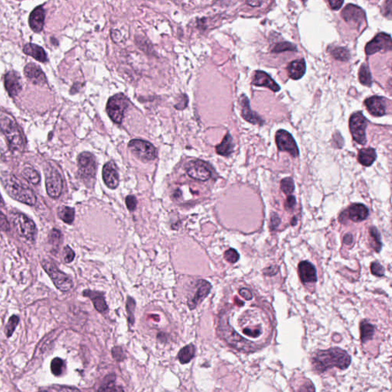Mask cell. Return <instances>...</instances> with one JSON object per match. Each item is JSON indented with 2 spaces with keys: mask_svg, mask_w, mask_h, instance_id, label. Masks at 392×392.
Listing matches in <instances>:
<instances>
[{
  "mask_svg": "<svg viewBox=\"0 0 392 392\" xmlns=\"http://www.w3.org/2000/svg\"><path fill=\"white\" fill-rule=\"evenodd\" d=\"M257 312H248L240 319L238 332L218 324L219 335L229 346L239 351L249 352L264 348L270 343L272 328L269 322Z\"/></svg>",
  "mask_w": 392,
  "mask_h": 392,
  "instance_id": "cell-1",
  "label": "cell"
},
{
  "mask_svg": "<svg viewBox=\"0 0 392 392\" xmlns=\"http://www.w3.org/2000/svg\"><path fill=\"white\" fill-rule=\"evenodd\" d=\"M351 358L344 350L339 348L320 350L312 355V364L318 372L323 373L330 368L346 369L350 366Z\"/></svg>",
  "mask_w": 392,
  "mask_h": 392,
  "instance_id": "cell-2",
  "label": "cell"
},
{
  "mask_svg": "<svg viewBox=\"0 0 392 392\" xmlns=\"http://www.w3.org/2000/svg\"><path fill=\"white\" fill-rule=\"evenodd\" d=\"M1 183L8 195L15 200L29 206H34L37 201L36 194L28 186L9 172H2Z\"/></svg>",
  "mask_w": 392,
  "mask_h": 392,
  "instance_id": "cell-3",
  "label": "cell"
},
{
  "mask_svg": "<svg viewBox=\"0 0 392 392\" xmlns=\"http://www.w3.org/2000/svg\"><path fill=\"white\" fill-rule=\"evenodd\" d=\"M0 130L8 141L9 149L13 153H21L24 149V141L16 123L8 117H0Z\"/></svg>",
  "mask_w": 392,
  "mask_h": 392,
  "instance_id": "cell-4",
  "label": "cell"
},
{
  "mask_svg": "<svg viewBox=\"0 0 392 392\" xmlns=\"http://www.w3.org/2000/svg\"><path fill=\"white\" fill-rule=\"evenodd\" d=\"M41 265L59 290L67 292L73 288L71 279L64 272L59 270L51 260H43Z\"/></svg>",
  "mask_w": 392,
  "mask_h": 392,
  "instance_id": "cell-5",
  "label": "cell"
},
{
  "mask_svg": "<svg viewBox=\"0 0 392 392\" xmlns=\"http://www.w3.org/2000/svg\"><path fill=\"white\" fill-rule=\"evenodd\" d=\"M13 226L20 236L33 242L36 235V226L34 222L24 214L16 212L12 215Z\"/></svg>",
  "mask_w": 392,
  "mask_h": 392,
  "instance_id": "cell-6",
  "label": "cell"
},
{
  "mask_svg": "<svg viewBox=\"0 0 392 392\" xmlns=\"http://www.w3.org/2000/svg\"><path fill=\"white\" fill-rule=\"evenodd\" d=\"M129 104L127 98L123 94H117L109 98L107 112L110 119L116 124H121Z\"/></svg>",
  "mask_w": 392,
  "mask_h": 392,
  "instance_id": "cell-7",
  "label": "cell"
},
{
  "mask_svg": "<svg viewBox=\"0 0 392 392\" xmlns=\"http://www.w3.org/2000/svg\"><path fill=\"white\" fill-rule=\"evenodd\" d=\"M128 147L133 154L142 161H152L157 156L156 149L153 144L143 140H132L128 144Z\"/></svg>",
  "mask_w": 392,
  "mask_h": 392,
  "instance_id": "cell-8",
  "label": "cell"
},
{
  "mask_svg": "<svg viewBox=\"0 0 392 392\" xmlns=\"http://www.w3.org/2000/svg\"><path fill=\"white\" fill-rule=\"evenodd\" d=\"M368 121L362 112H357L350 117V128L354 141L358 144H366V130Z\"/></svg>",
  "mask_w": 392,
  "mask_h": 392,
  "instance_id": "cell-9",
  "label": "cell"
},
{
  "mask_svg": "<svg viewBox=\"0 0 392 392\" xmlns=\"http://www.w3.org/2000/svg\"><path fill=\"white\" fill-rule=\"evenodd\" d=\"M78 173L83 180H91L96 176L97 164L94 155L83 152L78 156Z\"/></svg>",
  "mask_w": 392,
  "mask_h": 392,
  "instance_id": "cell-10",
  "label": "cell"
},
{
  "mask_svg": "<svg viewBox=\"0 0 392 392\" xmlns=\"http://www.w3.org/2000/svg\"><path fill=\"white\" fill-rule=\"evenodd\" d=\"M45 186L47 192L52 198H58L62 192L63 182L57 169L52 165H47L45 169Z\"/></svg>",
  "mask_w": 392,
  "mask_h": 392,
  "instance_id": "cell-11",
  "label": "cell"
},
{
  "mask_svg": "<svg viewBox=\"0 0 392 392\" xmlns=\"http://www.w3.org/2000/svg\"><path fill=\"white\" fill-rule=\"evenodd\" d=\"M275 139L277 147L280 150L288 152L293 157L299 156L298 147L290 133L284 130H278L276 133Z\"/></svg>",
  "mask_w": 392,
  "mask_h": 392,
  "instance_id": "cell-12",
  "label": "cell"
},
{
  "mask_svg": "<svg viewBox=\"0 0 392 392\" xmlns=\"http://www.w3.org/2000/svg\"><path fill=\"white\" fill-rule=\"evenodd\" d=\"M391 49L392 39L390 35L382 32L366 44V53L367 55H371L381 51H391Z\"/></svg>",
  "mask_w": 392,
  "mask_h": 392,
  "instance_id": "cell-13",
  "label": "cell"
},
{
  "mask_svg": "<svg viewBox=\"0 0 392 392\" xmlns=\"http://www.w3.org/2000/svg\"><path fill=\"white\" fill-rule=\"evenodd\" d=\"M186 172L189 177L199 181H207L211 176L206 163L200 160L189 162L186 165Z\"/></svg>",
  "mask_w": 392,
  "mask_h": 392,
  "instance_id": "cell-14",
  "label": "cell"
},
{
  "mask_svg": "<svg viewBox=\"0 0 392 392\" xmlns=\"http://www.w3.org/2000/svg\"><path fill=\"white\" fill-rule=\"evenodd\" d=\"M341 16L345 21L351 25L360 26L363 21L366 20V14L362 8L353 4H349L343 9Z\"/></svg>",
  "mask_w": 392,
  "mask_h": 392,
  "instance_id": "cell-15",
  "label": "cell"
},
{
  "mask_svg": "<svg viewBox=\"0 0 392 392\" xmlns=\"http://www.w3.org/2000/svg\"><path fill=\"white\" fill-rule=\"evenodd\" d=\"M102 177L105 185L110 189H115L118 187L120 183L119 173L114 162H108L103 165Z\"/></svg>",
  "mask_w": 392,
  "mask_h": 392,
  "instance_id": "cell-16",
  "label": "cell"
},
{
  "mask_svg": "<svg viewBox=\"0 0 392 392\" xmlns=\"http://www.w3.org/2000/svg\"><path fill=\"white\" fill-rule=\"evenodd\" d=\"M211 285L208 281L199 280L196 284V292L192 299L188 301L190 309H194L207 297L211 291Z\"/></svg>",
  "mask_w": 392,
  "mask_h": 392,
  "instance_id": "cell-17",
  "label": "cell"
},
{
  "mask_svg": "<svg viewBox=\"0 0 392 392\" xmlns=\"http://www.w3.org/2000/svg\"><path fill=\"white\" fill-rule=\"evenodd\" d=\"M4 84L8 94L11 97L17 96L22 89L21 77L18 73L14 71H10L5 74Z\"/></svg>",
  "mask_w": 392,
  "mask_h": 392,
  "instance_id": "cell-18",
  "label": "cell"
},
{
  "mask_svg": "<svg viewBox=\"0 0 392 392\" xmlns=\"http://www.w3.org/2000/svg\"><path fill=\"white\" fill-rule=\"evenodd\" d=\"M24 73L32 83L36 85H44L46 83V77L42 70L34 63H29L24 68Z\"/></svg>",
  "mask_w": 392,
  "mask_h": 392,
  "instance_id": "cell-19",
  "label": "cell"
},
{
  "mask_svg": "<svg viewBox=\"0 0 392 392\" xmlns=\"http://www.w3.org/2000/svg\"><path fill=\"white\" fill-rule=\"evenodd\" d=\"M365 105L371 115L382 117L386 113V101L382 97L374 96L365 101Z\"/></svg>",
  "mask_w": 392,
  "mask_h": 392,
  "instance_id": "cell-20",
  "label": "cell"
},
{
  "mask_svg": "<svg viewBox=\"0 0 392 392\" xmlns=\"http://www.w3.org/2000/svg\"><path fill=\"white\" fill-rule=\"evenodd\" d=\"M252 83L258 87H266L270 88L273 92H277L281 90V87L272 79L270 75L262 71H257L255 72Z\"/></svg>",
  "mask_w": 392,
  "mask_h": 392,
  "instance_id": "cell-21",
  "label": "cell"
},
{
  "mask_svg": "<svg viewBox=\"0 0 392 392\" xmlns=\"http://www.w3.org/2000/svg\"><path fill=\"white\" fill-rule=\"evenodd\" d=\"M298 273L303 283H312L317 281L316 268L309 261H301L299 264Z\"/></svg>",
  "mask_w": 392,
  "mask_h": 392,
  "instance_id": "cell-22",
  "label": "cell"
},
{
  "mask_svg": "<svg viewBox=\"0 0 392 392\" xmlns=\"http://www.w3.org/2000/svg\"><path fill=\"white\" fill-rule=\"evenodd\" d=\"M44 18L45 13L43 9L42 5L36 7L32 11L29 16V25L32 30L34 32H41L44 28Z\"/></svg>",
  "mask_w": 392,
  "mask_h": 392,
  "instance_id": "cell-23",
  "label": "cell"
},
{
  "mask_svg": "<svg viewBox=\"0 0 392 392\" xmlns=\"http://www.w3.org/2000/svg\"><path fill=\"white\" fill-rule=\"evenodd\" d=\"M241 105L242 108V115L245 121L251 123L253 124H264L265 121L261 119L258 114H256L255 112L250 109L249 100L245 95L241 98Z\"/></svg>",
  "mask_w": 392,
  "mask_h": 392,
  "instance_id": "cell-24",
  "label": "cell"
},
{
  "mask_svg": "<svg viewBox=\"0 0 392 392\" xmlns=\"http://www.w3.org/2000/svg\"><path fill=\"white\" fill-rule=\"evenodd\" d=\"M83 295L86 297L91 299L92 301L94 307L98 312H105L108 309L107 303L105 300L104 296L103 293L102 292H98V291L90 290V289H86L83 291Z\"/></svg>",
  "mask_w": 392,
  "mask_h": 392,
  "instance_id": "cell-25",
  "label": "cell"
},
{
  "mask_svg": "<svg viewBox=\"0 0 392 392\" xmlns=\"http://www.w3.org/2000/svg\"><path fill=\"white\" fill-rule=\"evenodd\" d=\"M369 209L362 204H353L348 208L349 218L354 222L366 220L369 216Z\"/></svg>",
  "mask_w": 392,
  "mask_h": 392,
  "instance_id": "cell-26",
  "label": "cell"
},
{
  "mask_svg": "<svg viewBox=\"0 0 392 392\" xmlns=\"http://www.w3.org/2000/svg\"><path fill=\"white\" fill-rule=\"evenodd\" d=\"M288 76L293 80H299L305 75L306 62L304 59L293 61L288 67Z\"/></svg>",
  "mask_w": 392,
  "mask_h": 392,
  "instance_id": "cell-27",
  "label": "cell"
},
{
  "mask_svg": "<svg viewBox=\"0 0 392 392\" xmlns=\"http://www.w3.org/2000/svg\"><path fill=\"white\" fill-rule=\"evenodd\" d=\"M23 52L27 55L39 61V62L44 63L48 61L46 52L41 46L33 43H29L23 47Z\"/></svg>",
  "mask_w": 392,
  "mask_h": 392,
  "instance_id": "cell-28",
  "label": "cell"
},
{
  "mask_svg": "<svg viewBox=\"0 0 392 392\" xmlns=\"http://www.w3.org/2000/svg\"><path fill=\"white\" fill-rule=\"evenodd\" d=\"M376 152L373 148L362 149L358 152V162L364 166H370L376 160Z\"/></svg>",
  "mask_w": 392,
  "mask_h": 392,
  "instance_id": "cell-29",
  "label": "cell"
},
{
  "mask_svg": "<svg viewBox=\"0 0 392 392\" xmlns=\"http://www.w3.org/2000/svg\"><path fill=\"white\" fill-rule=\"evenodd\" d=\"M234 143L230 133H227L223 141L216 146V152L221 156H227L232 153L234 150Z\"/></svg>",
  "mask_w": 392,
  "mask_h": 392,
  "instance_id": "cell-30",
  "label": "cell"
},
{
  "mask_svg": "<svg viewBox=\"0 0 392 392\" xmlns=\"http://www.w3.org/2000/svg\"><path fill=\"white\" fill-rule=\"evenodd\" d=\"M106 378L107 381L106 380L105 383L99 388L98 392H124V390L123 389L122 387L114 384V380H115L114 374H110L108 376L106 377Z\"/></svg>",
  "mask_w": 392,
  "mask_h": 392,
  "instance_id": "cell-31",
  "label": "cell"
},
{
  "mask_svg": "<svg viewBox=\"0 0 392 392\" xmlns=\"http://www.w3.org/2000/svg\"><path fill=\"white\" fill-rule=\"evenodd\" d=\"M195 351V346L193 344H189L183 347L178 353V358L180 363H188L193 358Z\"/></svg>",
  "mask_w": 392,
  "mask_h": 392,
  "instance_id": "cell-32",
  "label": "cell"
},
{
  "mask_svg": "<svg viewBox=\"0 0 392 392\" xmlns=\"http://www.w3.org/2000/svg\"><path fill=\"white\" fill-rule=\"evenodd\" d=\"M75 209L68 206H61L58 211V215L60 219L68 225L72 224L75 220Z\"/></svg>",
  "mask_w": 392,
  "mask_h": 392,
  "instance_id": "cell-33",
  "label": "cell"
},
{
  "mask_svg": "<svg viewBox=\"0 0 392 392\" xmlns=\"http://www.w3.org/2000/svg\"><path fill=\"white\" fill-rule=\"evenodd\" d=\"M361 340L365 343L371 340L374 335V328L372 325L367 321H362L360 325Z\"/></svg>",
  "mask_w": 392,
  "mask_h": 392,
  "instance_id": "cell-34",
  "label": "cell"
},
{
  "mask_svg": "<svg viewBox=\"0 0 392 392\" xmlns=\"http://www.w3.org/2000/svg\"><path fill=\"white\" fill-rule=\"evenodd\" d=\"M62 233L58 229H52V231L50 232L48 243L52 246V251L55 252V253L59 250V247H60L62 238Z\"/></svg>",
  "mask_w": 392,
  "mask_h": 392,
  "instance_id": "cell-35",
  "label": "cell"
},
{
  "mask_svg": "<svg viewBox=\"0 0 392 392\" xmlns=\"http://www.w3.org/2000/svg\"><path fill=\"white\" fill-rule=\"evenodd\" d=\"M358 78H359V82L365 86L370 87L372 83L371 81V75L370 70H369V66L366 64H363L361 66L358 71Z\"/></svg>",
  "mask_w": 392,
  "mask_h": 392,
  "instance_id": "cell-36",
  "label": "cell"
},
{
  "mask_svg": "<svg viewBox=\"0 0 392 392\" xmlns=\"http://www.w3.org/2000/svg\"><path fill=\"white\" fill-rule=\"evenodd\" d=\"M22 175L27 181L33 185H37L41 180V176L39 172L31 166L25 167L22 171Z\"/></svg>",
  "mask_w": 392,
  "mask_h": 392,
  "instance_id": "cell-37",
  "label": "cell"
},
{
  "mask_svg": "<svg viewBox=\"0 0 392 392\" xmlns=\"http://www.w3.org/2000/svg\"><path fill=\"white\" fill-rule=\"evenodd\" d=\"M330 53L332 55V57L336 60L341 62H347L350 59V54L349 50L343 47H335L331 48Z\"/></svg>",
  "mask_w": 392,
  "mask_h": 392,
  "instance_id": "cell-38",
  "label": "cell"
},
{
  "mask_svg": "<svg viewBox=\"0 0 392 392\" xmlns=\"http://www.w3.org/2000/svg\"><path fill=\"white\" fill-rule=\"evenodd\" d=\"M369 233H370V236H371V245L373 248L375 250L376 252H379L382 248V242H381V234L378 229L376 227H370L369 229Z\"/></svg>",
  "mask_w": 392,
  "mask_h": 392,
  "instance_id": "cell-39",
  "label": "cell"
},
{
  "mask_svg": "<svg viewBox=\"0 0 392 392\" xmlns=\"http://www.w3.org/2000/svg\"><path fill=\"white\" fill-rule=\"evenodd\" d=\"M64 362L60 358H55L51 362V371L55 376H60L64 370Z\"/></svg>",
  "mask_w": 392,
  "mask_h": 392,
  "instance_id": "cell-40",
  "label": "cell"
},
{
  "mask_svg": "<svg viewBox=\"0 0 392 392\" xmlns=\"http://www.w3.org/2000/svg\"><path fill=\"white\" fill-rule=\"evenodd\" d=\"M136 302L133 298L128 296L126 304V310L127 313L128 323L130 326H133L134 323V310H135Z\"/></svg>",
  "mask_w": 392,
  "mask_h": 392,
  "instance_id": "cell-41",
  "label": "cell"
},
{
  "mask_svg": "<svg viewBox=\"0 0 392 392\" xmlns=\"http://www.w3.org/2000/svg\"><path fill=\"white\" fill-rule=\"evenodd\" d=\"M20 323V318L16 315H13L9 318L6 327H5V335L8 338H10L13 335V332L16 330V327Z\"/></svg>",
  "mask_w": 392,
  "mask_h": 392,
  "instance_id": "cell-42",
  "label": "cell"
},
{
  "mask_svg": "<svg viewBox=\"0 0 392 392\" xmlns=\"http://www.w3.org/2000/svg\"><path fill=\"white\" fill-rule=\"evenodd\" d=\"M281 188L286 195H290L294 191V183L291 178H285L281 182Z\"/></svg>",
  "mask_w": 392,
  "mask_h": 392,
  "instance_id": "cell-43",
  "label": "cell"
},
{
  "mask_svg": "<svg viewBox=\"0 0 392 392\" xmlns=\"http://www.w3.org/2000/svg\"><path fill=\"white\" fill-rule=\"evenodd\" d=\"M286 51H296V47L294 44L289 42H281L276 44L275 47L272 50L273 52H282Z\"/></svg>",
  "mask_w": 392,
  "mask_h": 392,
  "instance_id": "cell-44",
  "label": "cell"
},
{
  "mask_svg": "<svg viewBox=\"0 0 392 392\" xmlns=\"http://www.w3.org/2000/svg\"><path fill=\"white\" fill-rule=\"evenodd\" d=\"M296 392H315L314 385L310 382V380H304L296 389Z\"/></svg>",
  "mask_w": 392,
  "mask_h": 392,
  "instance_id": "cell-45",
  "label": "cell"
},
{
  "mask_svg": "<svg viewBox=\"0 0 392 392\" xmlns=\"http://www.w3.org/2000/svg\"><path fill=\"white\" fill-rule=\"evenodd\" d=\"M224 257H225V259H226L227 262L234 264V263H236L237 261L239 260L240 257L239 254H238V251H237L236 250H234V249L233 248H230L225 252Z\"/></svg>",
  "mask_w": 392,
  "mask_h": 392,
  "instance_id": "cell-46",
  "label": "cell"
},
{
  "mask_svg": "<svg viewBox=\"0 0 392 392\" xmlns=\"http://www.w3.org/2000/svg\"><path fill=\"white\" fill-rule=\"evenodd\" d=\"M112 355H113V358L117 362H122L126 358L124 351L120 346H116V347L113 348V350H112Z\"/></svg>",
  "mask_w": 392,
  "mask_h": 392,
  "instance_id": "cell-47",
  "label": "cell"
},
{
  "mask_svg": "<svg viewBox=\"0 0 392 392\" xmlns=\"http://www.w3.org/2000/svg\"><path fill=\"white\" fill-rule=\"evenodd\" d=\"M371 271L376 277H382L385 274V268L378 262H373L371 265Z\"/></svg>",
  "mask_w": 392,
  "mask_h": 392,
  "instance_id": "cell-48",
  "label": "cell"
},
{
  "mask_svg": "<svg viewBox=\"0 0 392 392\" xmlns=\"http://www.w3.org/2000/svg\"><path fill=\"white\" fill-rule=\"evenodd\" d=\"M125 203H126V207L129 211H134L137 208V199L134 195H130L126 196Z\"/></svg>",
  "mask_w": 392,
  "mask_h": 392,
  "instance_id": "cell-49",
  "label": "cell"
},
{
  "mask_svg": "<svg viewBox=\"0 0 392 392\" xmlns=\"http://www.w3.org/2000/svg\"><path fill=\"white\" fill-rule=\"evenodd\" d=\"M63 257L65 263H71L75 259V254L74 250L69 247L66 246L63 250Z\"/></svg>",
  "mask_w": 392,
  "mask_h": 392,
  "instance_id": "cell-50",
  "label": "cell"
},
{
  "mask_svg": "<svg viewBox=\"0 0 392 392\" xmlns=\"http://www.w3.org/2000/svg\"><path fill=\"white\" fill-rule=\"evenodd\" d=\"M0 228L3 231H9L10 229V225L6 219V217L0 211Z\"/></svg>",
  "mask_w": 392,
  "mask_h": 392,
  "instance_id": "cell-51",
  "label": "cell"
},
{
  "mask_svg": "<svg viewBox=\"0 0 392 392\" xmlns=\"http://www.w3.org/2000/svg\"><path fill=\"white\" fill-rule=\"evenodd\" d=\"M392 1H388L384 3L383 9H382V13L384 16L386 17L391 18L392 17Z\"/></svg>",
  "mask_w": 392,
  "mask_h": 392,
  "instance_id": "cell-52",
  "label": "cell"
},
{
  "mask_svg": "<svg viewBox=\"0 0 392 392\" xmlns=\"http://www.w3.org/2000/svg\"><path fill=\"white\" fill-rule=\"evenodd\" d=\"M296 205V198L293 195H289L285 202V208L287 210L293 209Z\"/></svg>",
  "mask_w": 392,
  "mask_h": 392,
  "instance_id": "cell-53",
  "label": "cell"
},
{
  "mask_svg": "<svg viewBox=\"0 0 392 392\" xmlns=\"http://www.w3.org/2000/svg\"><path fill=\"white\" fill-rule=\"evenodd\" d=\"M281 219L279 218L277 214H272L271 219H270V227L272 229L276 228L280 225Z\"/></svg>",
  "mask_w": 392,
  "mask_h": 392,
  "instance_id": "cell-54",
  "label": "cell"
},
{
  "mask_svg": "<svg viewBox=\"0 0 392 392\" xmlns=\"http://www.w3.org/2000/svg\"><path fill=\"white\" fill-rule=\"evenodd\" d=\"M239 293L245 300H250L252 299V293H250V291L249 289H240Z\"/></svg>",
  "mask_w": 392,
  "mask_h": 392,
  "instance_id": "cell-55",
  "label": "cell"
},
{
  "mask_svg": "<svg viewBox=\"0 0 392 392\" xmlns=\"http://www.w3.org/2000/svg\"><path fill=\"white\" fill-rule=\"evenodd\" d=\"M329 4H330L331 9L333 10H338L343 5V1H333L332 0V1H329Z\"/></svg>",
  "mask_w": 392,
  "mask_h": 392,
  "instance_id": "cell-56",
  "label": "cell"
},
{
  "mask_svg": "<svg viewBox=\"0 0 392 392\" xmlns=\"http://www.w3.org/2000/svg\"><path fill=\"white\" fill-rule=\"evenodd\" d=\"M59 392H81L79 389L75 387H69V386H62L59 389Z\"/></svg>",
  "mask_w": 392,
  "mask_h": 392,
  "instance_id": "cell-57",
  "label": "cell"
},
{
  "mask_svg": "<svg viewBox=\"0 0 392 392\" xmlns=\"http://www.w3.org/2000/svg\"><path fill=\"white\" fill-rule=\"evenodd\" d=\"M343 242L347 245H351L353 242V237L351 234H346L344 236V238H343Z\"/></svg>",
  "mask_w": 392,
  "mask_h": 392,
  "instance_id": "cell-58",
  "label": "cell"
},
{
  "mask_svg": "<svg viewBox=\"0 0 392 392\" xmlns=\"http://www.w3.org/2000/svg\"><path fill=\"white\" fill-rule=\"evenodd\" d=\"M247 3L249 4V5H253V4L255 3L257 6H260V5H261V4L262 3V2H248Z\"/></svg>",
  "mask_w": 392,
  "mask_h": 392,
  "instance_id": "cell-59",
  "label": "cell"
},
{
  "mask_svg": "<svg viewBox=\"0 0 392 392\" xmlns=\"http://www.w3.org/2000/svg\"><path fill=\"white\" fill-rule=\"evenodd\" d=\"M291 224H292V226H294L296 224V217H293V220L291 222Z\"/></svg>",
  "mask_w": 392,
  "mask_h": 392,
  "instance_id": "cell-60",
  "label": "cell"
},
{
  "mask_svg": "<svg viewBox=\"0 0 392 392\" xmlns=\"http://www.w3.org/2000/svg\"><path fill=\"white\" fill-rule=\"evenodd\" d=\"M4 206V201L2 199V196L0 195V206Z\"/></svg>",
  "mask_w": 392,
  "mask_h": 392,
  "instance_id": "cell-61",
  "label": "cell"
},
{
  "mask_svg": "<svg viewBox=\"0 0 392 392\" xmlns=\"http://www.w3.org/2000/svg\"><path fill=\"white\" fill-rule=\"evenodd\" d=\"M46 392V391H42V392Z\"/></svg>",
  "mask_w": 392,
  "mask_h": 392,
  "instance_id": "cell-62",
  "label": "cell"
}]
</instances>
